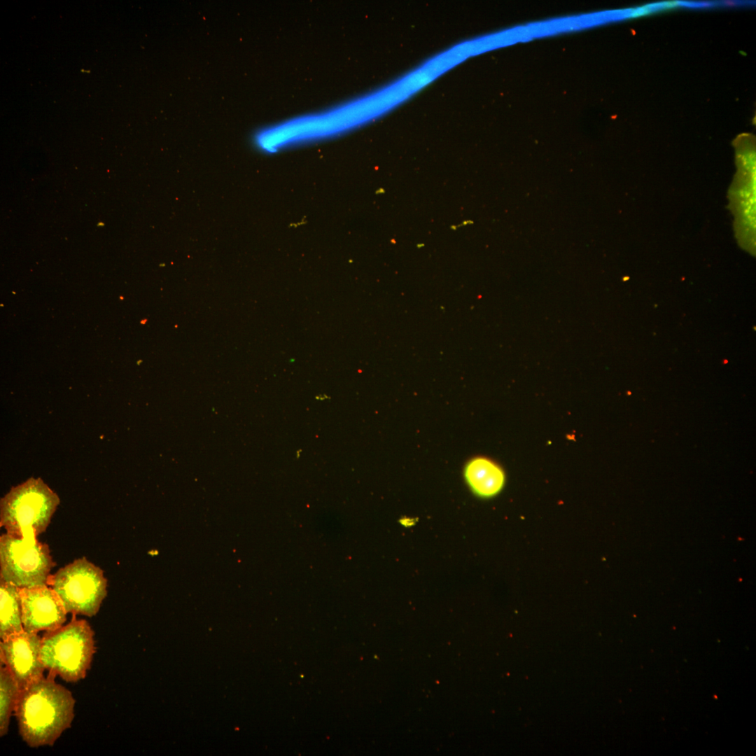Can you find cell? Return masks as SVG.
I'll use <instances>...</instances> for the list:
<instances>
[{"instance_id":"1","label":"cell","mask_w":756,"mask_h":756,"mask_svg":"<svg viewBox=\"0 0 756 756\" xmlns=\"http://www.w3.org/2000/svg\"><path fill=\"white\" fill-rule=\"evenodd\" d=\"M55 676L33 682L21 690L15 708L19 733L31 748L52 746L71 727L75 699L55 681Z\"/></svg>"},{"instance_id":"2","label":"cell","mask_w":756,"mask_h":756,"mask_svg":"<svg viewBox=\"0 0 756 756\" xmlns=\"http://www.w3.org/2000/svg\"><path fill=\"white\" fill-rule=\"evenodd\" d=\"M59 502L40 477H30L1 499L0 526L10 535L37 537L46 530Z\"/></svg>"},{"instance_id":"3","label":"cell","mask_w":756,"mask_h":756,"mask_svg":"<svg viewBox=\"0 0 756 756\" xmlns=\"http://www.w3.org/2000/svg\"><path fill=\"white\" fill-rule=\"evenodd\" d=\"M75 615L66 625L46 631L41 647V659L49 673L71 682L85 677L95 652L94 631Z\"/></svg>"},{"instance_id":"4","label":"cell","mask_w":756,"mask_h":756,"mask_svg":"<svg viewBox=\"0 0 756 756\" xmlns=\"http://www.w3.org/2000/svg\"><path fill=\"white\" fill-rule=\"evenodd\" d=\"M67 612L92 617L106 597L107 580L103 570L85 557L74 560L48 578Z\"/></svg>"},{"instance_id":"5","label":"cell","mask_w":756,"mask_h":756,"mask_svg":"<svg viewBox=\"0 0 756 756\" xmlns=\"http://www.w3.org/2000/svg\"><path fill=\"white\" fill-rule=\"evenodd\" d=\"M55 565L47 544L37 537L3 534L0 538V578L19 588L47 584Z\"/></svg>"},{"instance_id":"6","label":"cell","mask_w":756,"mask_h":756,"mask_svg":"<svg viewBox=\"0 0 756 756\" xmlns=\"http://www.w3.org/2000/svg\"><path fill=\"white\" fill-rule=\"evenodd\" d=\"M41 638L24 630L0 643L1 664L8 668L19 689L26 688L43 677L46 669L41 659Z\"/></svg>"},{"instance_id":"7","label":"cell","mask_w":756,"mask_h":756,"mask_svg":"<svg viewBox=\"0 0 756 756\" xmlns=\"http://www.w3.org/2000/svg\"><path fill=\"white\" fill-rule=\"evenodd\" d=\"M48 584L20 588L22 622L31 633L52 631L62 626L66 610L56 592Z\"/></svg>"},{"instance_id":"8","label":"cell","mask_w":756,"mask_h":756,"mask_svg":"<svg viewBox=\"0 0 756 756\" xmlns=\"http://www.w3.org/2000/svg\"><path fill=\"white\" fill-rule=\"evenodd\" d=\"M463 476L470 491L481 498L497 496L505 484L503 468L484 456H476L469 460L465 465Z\"/></svg>"},{"instance_id":"9","label":"cell","mask_w":756,"mask_h":756,"mask_svg":"<svg viewBox=\"0 0 756 756\" xmlns=\"http://www.w3.org/2000/svg\"><path fill=\"white\" fill-rule=\"evenodd\" d=\"M20 588L0 578V637L23 631Z\"/></svg>"},{"instance_id":"10","label":"cell","mask_w":756,"mask_h":756,"mask_svg":"<svg viewBox=\"0 0 756 756\" xmlns=\"http://www.w3.org/2000/svg\"><path fill=\"white\" fill-rule=\"evenodd\" d=\"M20 692L18 685L6 666L0 670V736L8 732L10 718L15 710Z\"/></svg>"},{"instance_id":"11","label":"cell","mask_w":756,"mask_h":756,"mask_svg":"<svg viewBox=\"0 0 756 756\" xmlns=\"http://www.w3.org/2000/svg\"><path fill=\"white\" fill-rule=\"evenodd\" d=\"M328 398H329V397L326 396V395H319V396L316 397V399H317L318 400H324L328 399Z\"/></svg>"},{"instance_id":"12","label":"cell","mask_w":756,"mask_h":756,"mask_svg":"<svg viewBox=\"0 0 756 756\" xmlns=\"http://www.w3.org/2000/svg\"><path fill=\"white\" fill-rule=\"evenodd\" d=\"M302 451V449H300L296 451V457H297L298 458H299V457L300 456V453H301Z\"/></svg>"}]
</instances>
